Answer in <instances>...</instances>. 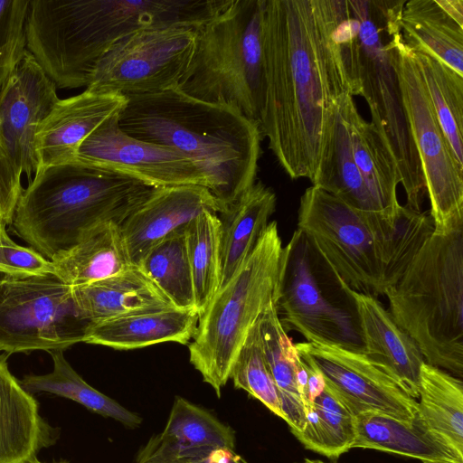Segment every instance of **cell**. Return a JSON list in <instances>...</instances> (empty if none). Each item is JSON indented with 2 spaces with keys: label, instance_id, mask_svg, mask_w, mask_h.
Masks as SVG:
<instances>
[{
  "label": "cell",
  "instance_id": "cell-21",
  "mask_svg": "<svg viewBox=\"0 0 463 463\" xmlns=\"http://www.w3.org/2000/svg\"><path fill=\"white\" fill-rule=\"evenodd\" d=\"M55 439L39 404L10 372L0 354V463H31Z\"/></svg>",
  "mask_w": 463,
  "mask_h": 463
},
{
  "label": "cell",
  "instance_id": "cell-47",
  "mask_svg": "<svg viewBox=\"0 0 463 463\" xmlns=\"http://www.w3.org/2000/svg\"><path fill=\"white\" fill-rule=\"evenodd\" d=\"M422 463H452V462H422Z\"/></svg>",
  "mask_w": 463,
  "mask_h": 463
},
{
  "label": "cell",
  "instance_id": "cell-23",
  "mask_svg": "<svg viewBox=\"0 0 463 463\" xmlns=\"http://www.w3.org/2000/svg\"><path fill=\"white\" fill-rule=\"evenodd\" d=\"M355 428L354 449L381 450L422 462L463 463V452L430 430L418 412L410 421L364 412L355 416Z\"/></svg>",
  "mask_w": 463,
  "mask_h": 463
},
{
  "label": "cell",
  "instance_id": "cell-3",
  "mask_svg": "<svg viewBox=\"0 0 463 463\" xmlns=\"http://www.w3.org/2000/svg\"><path fill=\"white\" fill-rule=\"evenodd\" d=\"M406 0H335V37L352 96H362L392 157L406 206L421 212L426 194L420 158L407 119L397 70Z\"/></svg>",
  "mask_w": 463,
  "mask_h": 463
},
{
  "label": "cell",
  "instance_id": "cell-12",
  "mask_svg": "<svg viewBox=\"0 0 463 463\" xmlns=\"http://www.w3.org/2000/svg\"><path fill=\"white\" fill-rule=\"evenodd\" d=\"M397 70L402 101L420 158L435 233L463 226V165L439 123L413 52L401 42Z\"/></svg>",
  "mask_w": 463,
  "mask_h": 463
},
{
  "label": "cell",
  "instance_id": "cell-1",
  "mask_svg": "<svg viewBox=\"0 0 463 463\" xmlns=\"http://www.w3.org/2000/svg\"><path fill=\"white\" fill-rule=\"evenodd\" d=\"M335 24V0L265 1L259 127L292 179L314 180L351 94Z\"/></svg>",
  "mask_w": 463,
  "mask_h": 463
},
{
  "label": "cell",
  "instance_id": "cell-4",
  "mask_svg": "<svg viewBox=\"0 0 463 463\" xmlns=\"http://www.w3.org/2000/svg\"><path fill=\"white\" fill-rule=\"evenodd\" d=\"M298 229L351 289L377 297L401 279L434 225L430 213L406 205L392 223L311 185L300 198Z\"/></svg>",
  "mask_w": 463,
  "mask_h": 463
},
{
  "label": "cell",
  "instance_id": "cell-26",
  "mask_svg": "<svg viewBox=\"0 0 463 463\" xmlns=\"http://www.w3.org/2000/svg\"><path fill=\"white\" fill-rule=\"evenodd\" d=\"M200 314L196 309H165L132 314L94 325L85 343L118 350L142 348L165 342L187 345Z\"/></svg>",
  "mask_w": 463,
  "mask_h": 463
},
{
  "label": "cell",
  "instance_id": "cell-39",
  "mask_svg": "<svg viewBox=\"0 0 463 463\" xmlns=\"http://www.w3.org/2000/svg\"><path fill=\"white\" fill-rule=\"evenodd\" d=\"M0 262L18 276L53 273L52 260L30 247L16 244L6 231L1 236Z\"/></svg>",
  "mask_w": 463,
  "mask_h": 463
},
{
  "label": "cell",
  "instance_id": "cell-30",
  "mask_svg": "<svg viewBox=\"0 0 463 463\" xmlns=\"http://www.w3.org/2000/svg\"><path fill=\"white\" fill-rule=\"evenodd\" d=\"M311 183L354 209L383 216L355 165L341 101L327 149Z\"/></svg>",
  "mask_w": 463,
  "mask_h": 463
},
{
  "label": "cell",
  "instance_id": "cell-36",
  "mask_svg": "<svg viewBox=\"0 0 463 463\" xmlns=\"http://www.w3.org/2000/svg\"><path fill=\"white\" fill-rule=\"evenodd\" d=\"M195 309L201 314L220 288V221L217 213L203 211L186 225Z\"/></svg>",
  "mask_w": 463,
  "mask_h": 463
},
{
  "label": "cell",
  "instance_id": "cell-5",
  "mask_svg": "<svg viewBox=\"0 0 463 463\" xmlns=\"http://www.w3.org/2000/svg\"><path fill=\"white\" fill-rule=\"evenodd\" d=\"M231 1L50 0L39 18V47L71 88L87 87L99 60L119 40L149 29L197 30Z\"/></svg>",
  "mask_w": 463,
  "mask_h": 463
},
{
  "label": "cell",
  "instance_id": "cell-40",
  "mask_svg": "<svg viewBox=\"0 0 463 463\" xmlns=\"http://www.w3.org/2000/svg\"><path fill=\"white\" fill-rule=\"evenodd\" d=\"M21 177L0 143V226L12 223L23 190Z\"/></svg>",
  "mask_w": 463,
  "mask_h": 463
},
{
  "label": "cell",
  "instance_id": "cell-27",
  "mask_svg": "<svg viewBox=\"0 0 463 463\" xmlns=\"http://www.w3.org/2000/svg\"><path fill=\"white\" fill-rule=\"evenodd\" d=\"M276 201L270 188L255 182L219 213L220 288L231 279L254 249L275 212Z\"/></svg>",
  "mask_w": 463,
  "mask_h": 463
},
{
  "label": "cell",
  "instance_id": "cell-38",
  "mask_svg": "<svg viewBox=\"0 0 463 463\" xmlns=\"http://www.w3.org/2000/svg\"><path fill=\"white\" fill-rule=\"evenodd\" d=\"M30 0H0V90L26 51Z\"/></svg>",
  "mask_w": 463,
  "mask_h": 463
},
{
  "label": "cell",
  "instance_id": "cell-19",
  "mask_svg": "<svg viewBox=\"0 0 463 463\" xmlns=\"http://www.w3.org/2000/svg\"><path fill=\"white\" fill-rule=\"evenodd\" d=\"M355 301L363 354L413 399L419 397L424 358L414 341L376 297L350 288Z\"/></svg>",
  "mask_w": 463,
  "mask_h": 463
},
{
  "label": "cell",
  "instance_id": "cell-44",
  "mask_svg": "<svg viewBox=\"0 0 463 463\" xmlns=\"http://www.w3.org/2000/svg\"><path fill=\"white\" fill-rule=\"evenodd\" d=\"M140 463H188L186 460H160V459H155V460H147Z\"/></svg>",
  "mask_w": 463,
  "mask_h": 463
},
{
  "label": "cell",
  "instance_id": "cell-10",
  "mask_svg": "<svg viewBox=\"0 0 463 463\" xmlns=\"http://www.w3.org/2000/svg\"><path fill=\"white\" fill-rule=\"evenodd\" d=\"M276 309L286 332L297 331L307 342L363 351L350 288L298 229L282 248Z\"/></svg>",
  "mask_w": 463,
  "mask_h": 463
},
{
  "label": "cell",
  "instance_id": "cell-14",
  "mask_svg": "<svg viewBox=\"0 0 463 463\" xmlns=\"http://www.w3.org/2000/svg\"><path fill=\"white\" fill-rule=\"evenodd\" d=\"M118 113L86 137L73 162L116 171L155 188L196 184L209 189L207 177L189 157L128 135L118 126Z\"/></svg>",
  "mask_w": 463,
  "mask_h": 463
},
{
  "label": "cell",
  "instance_id": "cell-20",
  "mask_svg": "<svg viewBox=\"0 0 463 463\" xmlns=\"http://www.w3.org/2000/svg\"><path fill=\"white\" fill-rule=\"evenodd\" d=\"M235 432L229 425L203 408L176 396L164 430L140 449L136 463L189 460L216 449H235Z\"/></svg>",
  "mask_w": 463,
  "mask_h": 463
},
{
  "label": "cell",
  "instance_id": "cell-13",
  "mask_svg": "<svg viewBox=\"0 0 463 463\" xmlns=\"http://www.w3.org/2000/svg\"><path fill=\"white\" fill-rule=\"evenodd\" d=\"M194 29L170 27L134 33L97 62L86 90L127 99L177 87L192 59Z\"/></svg>",
  "mask_w": 463,
  "mask_h": 463
},
{
  "label": "cell",
  "instance_id": "cell-34",
  "mask_svg": "<svg viewBox=\"0 0 463 463\" xmlns=\"http://www.w3.org/2000/svg\"><path fill=\"white\" fill-rule=\"evenodd\" d=\"M294 436L307 449L331 459L354 449L355 416L326 385L306 411V422Z\"/></svg>",
  "mask_w": 463,
  "mask_h": 463
},
{
  "label": "cell",
  "instance_id": "cell-42",
  "mask_svg": "<svg viewBox=\"0 0 463 463\" xmlns=\"http://www.w3.org/2000/svg\"><path fill=\"white\" fill-rule=\"evenodd\" d=\"M188 463H248L234 449L221 448L196 458L186 460Z\"/></svg>",
  "mask_w": 463,
  "mask_h": 463
},
{
  "label": "cell",
  "instance_id": "cell-31",
  "mask_svg": "<svg viewBox=\"0 0 463 463\" xmlns=\"http://www.w3.org/2000/svg\"><path fill=\"white\" fill-rule=\"evenodd\" d=\"M418 398V414L422 420L463 452L462 379L424 362Z\"/></svg>",
  "mask_w": 463,
  "mask_h": 463
},
{
  "label": "cell",
  "instance_id": "cell-33",
  "mask_svg": "<svg viewBox=\"0 0 463 463\" xmlns=\"http://www.w3.org/2000/svg\"><path fill=\"white\" fill-rule=\"evenodd\" d=\"M411 52L439 123L463 165V76L430 54Z\"/></svg>",
  "mask_w": 463,
  "mask_h": 463
},
{
  "label": "cell",
  "instance_id": "cell-28",
  "mask_svg": "<svg viewBox=\"0 0 463 463\" xmlns=\"http://www.w3.org/2000/svg\"><path fill=\"white\" fill-rule=\"evenodd\" d=\"M52 262L53 273L72 288L102 280L132 266L120 226L113 222L91 228Z\"/></svg>",
  "mask_w": 463,
  "mask_h": 463
},
{
  "label": "cell",
  "instance_id": "cell-9",
  "mask_svg": "<svg viewBox=\"0 0 463 463\" xmlns=\"http://www.w3.org/2000/svg\"><path fill=\"white\" fill-rule=\"evenodd\" d=\"M282 241L270 222L252 251L200 314L190 363L221 397L236 357L262 313L276 303Z\"/></svg>",
  "mask_w": 463,
  "mask_h": 463
},
{
  "label": "cell",
  "instance_id": "cell-25",
  "mask_svg": "<svg viewBox=\"0 0 463 463\" xmlns=\"http://www.w3.org/2000/svg\"><path fill=\"white\" fill-rule=\"evenodd\" d=\"M341 108L348 127L353 156L367 190L382 215L395 223L402 207L397 196L400 178L395 163L374 126L360 115L350 93L343 97Z\"/></svg>",
  "mask_w": 463,
  "mask_h": 463
},
{
  "label": "cell",
  "instance_id": "cell-46",
  "mask_svg": "<svg viewBox=\"0 0 463 463\" xmlns=\"http://www.w3.org/2000/svg\"><path fill=\"white\" fill-rule=\"evenodd\" d=\"M31 463H43V462H41L40 460H38V458H35V459H34L33 461H32ZM58 463H67V462L62 461V462H58Z\"/></svg>",
  "mask_w": 463,
  "mask_h": 463
},
{
  "label": "cell",
  "instance_id": "cell-6",
  "mask_svg": "<svg viewBox=\"0 0 463 463\" xmlns=\"http://www.w3.org/2000/svg\"><path fill=\"white\" fill-rule=\"evenodd\" d=\"M155 187L99 166L70 162L36 171L18 199L13 231L54 260L91 228L120 223Z\"/></svg>",
  "mask_w": 463,
  "mask_h": 463
},
{
  "label": "cell",
  "instance_id": "cell-37",
  "mask_svg": "<svg viewBox=\"0 0 463 463\" xmlns=\"http://www.w3.org/2000/svg\"><path fill=\"white\" fill-rule=\"evenodd\" d=\"M230 379L235 388L245 391L283 420L279 392L262 351L257 322L236 357Z\"/></svg>",
  "mask_w": 463,
  "mask_h": 463
},
{
  "label": "cell",
  "instance_id": "cell-15",
  "mask_svg": "<svg viewBox=\"0 0 463 463\" xmlns=\"http://www.w3.org/2000/svg\"><path fill=\"white\" fill-rule=\"evenodd\" d=\"M295 345L298 352L321 372L326 385L354 416L379 412L410 421L418 412L416 400L363 352L313 342H300Z\"/></svg>",
  "mask_w": 463,
  "mask_h": 463
},
{
  "label": "cell",
  "instance_id": "cell-18",
  "mask_svg": "<svg viewBox=\"0 0 463 463\" xmlns=\"http://www.w3.org/2000/svg\"><path fill=\"white\" fill-rule=\"evenodd\" d=\"M127 101L121 95L88 90L68 99H60L36 131V171L73 162L86 137L106 119L118 113Z\"/></svg>",
  "mask_w": 463,
  "mask_h": 463
},
{
  "label": "cell",
  "instance_id": "cell-24",
  "mask_svg": "<svg viewBox=\"0 0 463 463\" xmlns=\"http://www.w3.org/2000/svg\"><path fill=\"white\" fill-rule=\"evenodd\" d=\"M75 303L93 325L137 313L175 307L137 266L88 285L72 288Z\"/></svg>",
  "mask_w": 463,
  "mask_h": 463
},
{
  "label": "cell",
  "instance_id": "cell-32",
  "mask_svg": "<svg viewBox=\"0 0 463 463\" xmlns=\"http://www.w3.org/2000/svg\"><path fill=\"white\" fill-rule=\"evenodd\" d=\"M63 351L48 352L52 359V371L46 374L25 375L20 381L22 386L30 393L48 392L72 400L95 413L119 421L128 429L141 425L139 415L87 383L66 360Z\"/></svg>",
  "mask_w": 463,
  "mask_h": 463
},
{
  "label": "cell",
  "instance_id": "cell-35",
  "mask_svg": "<svg viewBox=\"0 0 463 463\" xmlns=\"http://www.w3.org/2000/svg\"><path fill=\"white\" fill-rule=\"evenodd\" d=\"M186 225L174 231L151 248L137 267L156 285L175 307L195 309Z\"/></svg>",
  "mask_w": 463,
  "mask_h": 463
},
{
  "label": "cell",
  "instance_id": "cell-29",
  "mask_svg": "<svg viewBox=\"0 0 463 463\" xmlns=\"http://www.w3.org/2000/svg\"><path fill=\"white\" fill-rule=\"evenodd\" d=\"M257 326L262 351L279 392L283 420L293 434L299 432L306 422L296 383V367L300 356L279 321L276 303L262 313Z\"/></svg>",
  "mask_w": 463,
  "mask_h": 463
},
{
  "label": "cell",
  "instance_id": "cell-11",
  "mask_svg": "<svg viewBox=\"0 0 463 463\" xmlns=\"http://www.w3.org/2000/svg\"><path fill=\"white\" fill-rule=\"evenodd\" d=\"M93 326L72 287L54 273L12 277L0 285V351L7 355L65 350L85 343Z\"/></svg>",
  "mask_w": 463,
  "mask_h": 463
},
{
  "label": "cell",
  "instance_id": "cell-16",
  "mask_svg": "<svg viewBox=\"0 0 463 463\" xmlns=\"http://www.w3.org/2000/svg\"><path fill=\"white\" fill-rule=\"evenodd\" d=\"M56 90L27 50L0 90V143L29 181L36 171V131L60 99Z\"/></svg>",
  "mask_w": 463,
  "mask_h": 463
},
{
  "label": "cell",
  "instance_id": "cell-45",
  "mask_svg": "<svg viewBox=\"0 0 463 463\" xmlns=\"http://www.w3.org/2000/svg\"><path fill=\"white\" fill-rule=\"evenodd\" d=\"M302 463H326L322 460H319V459H308V458H306Z\"/></svg>",
  "mask_w": 463,
  "mask_h": 463
},
{
  "label": "cell",
  "instance_id": "cell-17",
  "mask_svg": "<svg viewBox=\"0 0 463 463\" xmlns=\"http://www.w3.org/2000/svg\"><path fill=\"white\" fill-rule=\"evenodd\" d=\"M206 210L222 207L205 186L155 188L119 225L131 264L138 266L151 248Z\"/></svg>",
  "mask_w": 463,
  "mask_h": 463
},
{
  "label": "cell",
  "instance_id": "cell-8",
  "mask_svg": "<svg viewBox=\"0 0 463 463\" xmlns=\"http://www.w3.org/2000/svg\"><path fill=\"white\" fill-rule=\"evenodd\" d=\"M266 0H232L195 30L194 53L177 88L200 100L224 103L259 124L263 90Z\"/></svg>",
  "mask_w": 463,
  "mask_h": 463
},
{
  "label": "cell",
  "instance_id": "cell-2",
  "mask_svg": "<svg viewBox=\"0 0 463 463\" xmlns=\"http://www.w3.org/2000/svg\"><path fill=\"white\" fill-rule=\"evenodd\" d=\"M118 126L189 157L222 210L255 183L262 135L257 122L232 105L200 100L175 87L128 99Z\"/></svg>",
  "mask_w": 463,
  "mask_h": 463
},
{
  "label": "cell",
  "instance_id": "cell-7",
  "mask_svg": "<svg viewBox=\"0 0 463 463\" xmlns=\"http://www.w3.org/2000/svg\"><path fill=\"white\" fill-rule=\"evenodd\" d=\"M384 296L425 363L463 377V226L433 232Z\"/></svg>",
  "mask_w": 463,
  "mask_h": 463
},
{
  "label": "cell",
  "instance_id": "cell-41",
  "mask_svg": "<svg viewBox=\"0 0 463 463\" xmlns=\"http://www.w3.org/2000/svg\"><path fill=\"white\" fill-rule=\"evenodd\" d=\"M299 355L308 365L307 393V402L305 405L306 412L310 408L316 398L324 391L326 382L321 372L310 362V360L303 354H299Z\"/></svg>",
  "mask_w": 463,
  "mask_h": 463
},
{
  "label": "cell",
  "instance_id": "cell-22",
  "mask_svg": "<svg viewBox=\"0 0 463 463\" xmlns=\"http://www.w3.org/2000/svg\"><path fill=\"white\" fill-rule=\"evenodd\" d=\"M403 43L463 76V0H409L401 14Z\"/></svg>",
  "mask_w": 463,
  "mask_h": 463
},
{
  "label": "cell",
  "instance_id": "cell-43",
  "mask_svg": "<svg viewBox=\"0 0 463 463\" xmlns=\"http://www.w3.org/2000/svg\"><path fill=\"white\" fill-rule=\"evenodd\" d=\"M6 231L5 227L0 226V241H1V236L2 233ZM18 275L14 274L11 270L6 269L3 264L0 262V285L7 280L8 279L12 277H17Z\"/></svg>",
  "mask_w": 463,
  "mask_h": 463
}]
</instances>
